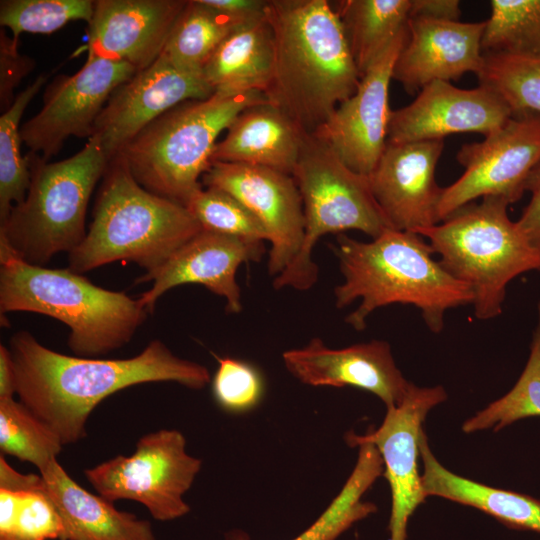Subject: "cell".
I'll return each instance as SVG.
<instances>
[{"label":"cell","mask_w":540,"mask_h":540,"mask_svg":"<svg viewBox=\"0 0 540 540\" xmlns=\"http://www.w3.org/2000/svg\"><path fill=\"white\" fill-rule=\"evenodd\" d=\"M48 74L38 75L20 91L0 116V223L13 206L21 203L30 186L29 159L21 154L20 120L35 95L47 83Z\"/></svg>","instance_id":"cell-30"},{"label":"cell","mask_w":540,"mask_h":540,"mask_svg":"<svg viewBox=\"0 0 540 540\" xmlns=\"http://www.w3.org/2000/svg\"><path fill=\"white\" fill-rule=\"evenodd\" d=\"M201 230L183 204L142 187L117 154L101 179L86 236L68 254V268L82 274L128 260L152 273Z\"/></svg>","instance_id":"cell-5"},{"label":"cell","mask_w":540,"mask_h":540,"mask_svg":"<svg viewBox=\"0 0 540 540\" xmlns=\"http://www.w3.org/2000/svg\"><path fill=\"white\" fill-rule=\"evenodd\" d=\"M444 140L386 143L368 176L373 197L393 229L413 231L440 223L442 188L435 169Z\"/></svg>","instance_id":"cell-18"},{"label":"cell","mask_w":540,"mask_h":540,"mask_svg":"<svg viewBox=\"0 0 540 540\" xmlns=\"http://www.w3.org/2000/svg\"><path fill=\"white\" fill-rule=\"evenodd\" d=\"M412 0L339 1L344 33L361 74L408 27Z\"/></svg>","instance_id":"cell-27"},{"label":"cell","mask_w":540,"mask_h":540,"mask_svg":"<svg viewBox=\"0 0 540 540\" xmlns=\"http://www.w3.org/2000/svg\"><path fill=\"white\" fill-rule=\"evenodd\" d=\"M358 447L356 465L339 494L315 522L293 540H336L354 523L376 512L377 507L362 501V496L383 475V460L373 444L362 443ZM224 540H249V537L241 530H232Z\"/></svg>","instance_id":"cell-28"},{"label":"cell","mask_w":540,"mask_h":540,"mask_svg":"<svg viewBox=\"0 0 540 540\" xmlns=\"http://www.w3.org/2000/svg\"><path fill=\"white\" fill-rule=\"evenodd\" d=\"M446 399L442 386L421 388L410 383L401 404L387 408L380 427L365 435L349 432L345 437L352 447L373 444L382 457L392 498L390 540H406L408 520L426 498L418 469L419 438L428 412Z\"/></svg>","instance_id":"cell-13"},{"label":"cell","mask_w":540,"mask_h":540,"mask_svg":"<svg viewBox=\"0 0 540 540\" xmlns=\"http://www.w3.org/2000/svg\"><path fill=\"white\" fill-rule=\"evenodd\" d=\"M137 72L124 62L87 58L76 73L57 76L46 86L41 109L21 125L22 142L49 161L67 138H90L112 92Z\"/></svg>","instance_id":"cell-12"},{"label":"cell","mask_w":540,"mask_h":540,"mask_svg":"<svg viewBox=\"0 0 540 540\" xmlns=\"http://www.w3.org/2000/svg\"><path fill=\"white\" fill-rule=\"evenodd\" d=\"M46 315L70 329L67 345L96 357L131 341L149 312L124 292L104 289L69 268L30 264L0 240V312Z\"/></svg>","instance_id":"cell-4"},{"label":"cell","mask_w":540,"mask_h":540,"mask_svg":"<svg viewBox=\"0 0 540 540\" xmlns=\"http://www.w3.org/2000/svg\"><path fill=\"white\" fill-rule=\"evenodd\" d=\"M202 466L186 452V439L176 429H160L139 438L134 453L117 455L83 474L105 499L132 500L158 521H171L190 512L183 499Z\"/></svg>","instance_id":"cell-10"},{"label":"cell","mask_w":540,"mask_h":540,"mask_svg":"<svg viewBox=\"0 0 540 540\" xmlns=\"http://www.w3.org/2000/svg\"><path fill=\"white\" fill-rule=\"evenodd\" d=\"M479 85L497 93L512 115L540 114V52L483 53Z\"/></svg>","instance_id":"cell-31"},{"label":"cell","mask_w":540,"mask_h":540,"mask_svg":"<svg viewBox=\"0 0 540 540\" xmlns=\"http://www.w3.org/2000/svg\"><path fill=\"white\" fill-rule=\"evenodd\" d=\"M456 159L465 170L442 188L440 222L479 197L496 196L509 205L517 202L540 163V114L512 116L482 141L462 145Z\"/></svg>","instance_id":"cell-11"},{"label":"cell","mask_w":540,"mask_h":540,"mask_svg":"<svg viewBox=\"0 0 540 540\" xmlns=\"http://www.w3.org/2000/svg\"><path fill=\"white\" fill-rule=\"evenodd\" d=\"M59 437L22 402L0 398V450L2 454L33 464L39 472L62 451Z\"/></svg>","instance_id":"cell-32"},{"label":"cell","mask_w":540,"mask_h":540,"mask_svg":"<svg viewBox=\"0 0 540 540\" xmlns=\"http://www.w3.org/2000/svg\"><path fill=\"white\" fill-rule=\"evenodd\" d=\"M9 351L16 394L63 445L87 436L92 411L108 396L130 386L176 382L193 390L211 381L202 364L180 358L160 340L125 359L69 356L43 346L30 332L12 335Z\"/></svg>","instance_id":"cell-1"},{"label":"cell","mask_w":540,"mask_h":540,"mask_svg":"<svg viewBox=\"0 0 540 540\" xmlns=\"http://www.w3.org/2000/svg\"><path fill=\"white\" fill-rule=\"evenodd\" d=\"M540 311V310H539ZM540 416V318L530 346V355L515 386L462 425L465 433L505 426L526 417Z\"/></svg>","instance_id":"cell-34"},{"label":"cell","mask_w":540,"mask_h":540,"mask_svg":"<svg viewBox=\"0 0 540 540\" xmlns=\"http://www.w3.org/2000/svg\"><path fill=\"white\" fill-rule=\"evenodd\" d=\"M483 53L540 52V0H491Z\"/></svg>","instance_id":"cell-33"},{"label":"cell","mask_w":540,"mask_h":540,"mask_svg":"<svg viewBox=\"0 0 540 540\" xmlns=\"http://www.w3.org/2000/svg\"><path fill=\"white\" fill-rule=\"evenodd\" d=\"M245 23L205 0H187L161 54L180 69L202 74L204 65L222 41Z\"/></svg>","instance_id":"cell-29"},{"label":"cell","mask_w":540,"mask_h":540,"mask_svg":"<svg viewBox=\"0 0 540 540\" xmlns=\"http://www.w3.org/2000/svg\"><path fill=\"white\" fill-rule=\"evenodd\" d=\"M27 157L30 186L25 199L0 223V240L24 261L44 266L84 240L88 204L110 160L95 135L60 161L49 162L30 151Z\"/></svg>","instance_id":"cell-7"},{"label":"cell","mask_w":540,"mask_h":540,"mask_svg":"<svg viewBox=\"0 0 540 540\" xmlns=\"http://www.w3.org/2000/svg\"><path fill=\"white\" fill-rule=\"evenodd\" d=\"M63 525L61 540H157L149 521L118 510L75 482L57 459L40 472Z\"/></svg>","instance_id":"cell-23"},{"label":"cell","mask_w":540,"mask_h":540,"mask_svg":"<svg viewBox=\"0 0 540 540\" xmlns=\"http://www.w3.org/2000/svg\"><path fill=\"white\" fill-rule=\"evenodd\" d=\"M332 249L344 278L334 289L335 305L360 299L345 318L357 331L373 311L399 303L417 307L427 327L439 333L447 310L473 303L470 288L432 257L430 244L416 232L389 228L370 242L341 233Z\"/></svg>","instance_id":"cell-3"},{"label":"cell","mask_w":540,"mask_h":540,"mask_svg":"<svg viewBox=\"0 0 540 540\" xmlns=\"http://www.w3.org/2000/svg\"><path fill=\"white\" fill-rule=\"evenodd\" d=\"M460 16L458 0H412L410 18L459 21Z\"/></svg>","instance_id":"cell-41"},{"label":"cell","mask_w":540,"mask_h":540,"mask_svg":"<svg viewBox=\"0 0 540 540\" xmlns=\"http://www.w3.org/2000/svg\"><path fill=\"white\" fill-rule=\"evenodd\" d=\"M201 183L231 194L260 221L271 244L268 273L276 277L283 272L304 239L303 205L292 175L264 166L212 162Z\"/></svg>","instance_id":"cell-14"},{"label":"cell","mask_w":540,"mask_h":540,"mask_svg":"<svg viewBox=\"0 0 540 540\" xmlns=\"http://www.w3.org/2000/svg\"><path fill=\"white\" fill-rule=\"evenodd\" d=\"M265 102L259 91L187 100L151 122L118 154L142 187L185 206L203 188L219 135L244 109Z\"/></svg>","instance_id":"cell-6"},{"label":"cell","mask_w":540,"mask_h":540,"mask_svg":"<svg viewBox=\"0 0 540 540\" xmlns=\"http://www.w3.org/2000/svg\"><path fill=\"white\" fill-rule=\"evenodd\" d=\"M218 368L212 379V395L224 411L241 414L255 408L264 393L259 371L246 361L215 355Z\"/></svg>","instance_id":"cell-38"},{"label":"cell","mask_w":540,"mask_h":540,"mask_svg":"<svg viewBox=\"0 0 540 540\" xmlns=\"http://www.w3.org/2000/svg\"><path fill=\"white\" fill-rule=\"evenodd\" d=\"M187 0H96L87 58L124 62L137 71L163 52Z\"/></svg>","instance_id":"cell-21"},{"label":"cell","mask_w":540,"mask_h":540,"mask_svg":"<svg viewBox=\"0 0 540 540\" xmlns=\"http://www.w3.org/2000/svg\"><path fill=\"white\" fill-rule=\"evenodd\" d=\"M508 206L502 198L486 196L416 232L429 240L445 270L470 288L479 320L501 314L511 280L540 271V251L529 243L517 222L510 220Z\"/></svg>","instance_id":"cell-8"},{"label":"cell","mask_w":540,"mask_h":540,"mask_svg":"<svg viewBox=\"0 0 540 540\" xmlns=\"http://www.w3.org/2000/svg\"><path fill=\"white\" fill-rule=\"evenodd\" d=\"M36 66V61L19 52V43L14 42L0 29V108L4 112L12 105L15 89Z\"/></svg>","instance_id":"cell-39"},{"label":"cell","mask_w":540,"mask_h":540,"mask_svg":"<svg viewBox=\"0 0 540 540\" xmlns=\"http://www.w3.org/2000/svg\"><path fill=\"white\" fill-rule=\"evenodd\" d=\"M512 116L505 101L488 87L461 89L448 81H435L423 87L410 104L391 111L387 141L443 140L458 133L486 136Z\"/></svg>","instance_id":"cell-17"},{"label":"cell","mask_w":540,"mask_h":540,"mask_svg":"<svg viewBox=\"0 0 540 540\" xmlns=\"http://www.w3.org/2000/svg\"><path fill=\"white\" fill-rule=\"evenodd\" d=\"M213 93L202 74L180 69L161 54L112 92L92 135L97 136L111 160L165 112L187 100L209 98Z\"/></svg>","instance_id":"cell-16"},{"label":"cell","mask_w":540,"mask_h":540,"mask_svg":"<svg viewBox=\"0 0 540 540\" xmlns=\"http://www.w3.org/2000/svg\"><path fill=\"white\" fill-rule=\"evenodd\" d=\"M95 0H1L0 25L19 43L24 33L50 34L72 21L90 22Z\"/></svg>","instance_id":"cell-36"},{"label":"cell","mask_w":540,"mask_h":540,"mask_svg":"<svg viewBox=\"0 0 540 540\" xmlns=\"http://www.w3.org/2000/svg\"><path fill=\"white\" fill-rule=\"evenodd\" d=\"M286 369L310 386H353L380 398L387 408L403 401L410 382L397 368L388 342L372 340L332 349L320 338L282 354Z\"/></svg>","instance_id":"cell-20"},{"label":"cell","mask_w":540,"mask_h":540,"mask_svg":"<svg viewBox=\"0 0 540 540\" xmlns=\"http://www.w3.org/2000/svg\"><path fill=\"white\" fill-rule=\"evenodd\" d=\"M526 191L531 198L516 222L529 243L540 251V163L531 172Z\"/></svg>","instance_id":"cell-40"},{"label":"cell","mask_w":540,"mask_h":540,"mask_svg":"<svg viewBox=\"0 0 540 540\" xmlns=\"http://www.w3.org/2000/svg\"><path fill=\"white\" fill-rule=\"evenodd\" d=\"M273 76L265 95L306 133L352 96L361 74L340 17L327 0H269Z\"/></svg>","instance_id":"cell-2"},{"label":"cell","mask_w":540,"mask_h":540,"mask_svg":"<svg viewBox=\"0 0 540 540\" xmlns=\"http://www.w3.org/2000/svg\"><path fill=\"white\" fill-rule=\"evenodd\" d=\"M485 25V21L410 18L409 36L394 64L392 79L413 94L435 81L477 74L483 63Z\"/></svg>","instance_id":"cell-22"},{"label":"cell","mask_w":540,"mask_h":540,"mask_svg":"<svg viewBox=\"0 0 540 540\" xmlns=\"http://www.w3.org/2000/svg\"><path fill=\"white\" fill-rule=\"evenodd\" d=\"M274 69V37L267 16L242 24L217 47L202 74L214 92L268 90Z\"/></svg>","instance_id":"cell-25"},{"label":"cell","mask_w":540,"mask_h":540,"mask_svg":"<svg viewBox=\"0 0 540 540\" xmlns=\"http://www.w3.org/2000/svg\"><path fill=\"white\" fill-rule=\"evenodd\" d=\"M409 36L403 30L361 76L355 93L312 134L326 142L353 171L369 176L388 135L389 85L396 59Z\"/></svg>","instance_id":"cell-15"},{"label":"cell","mask_w":540,"mask_h":540,"mask_svg":"<svg viewBox=\"0 0 540 540\" xmlns=\"http://www.w3.org/2000/svg\"><path fill=\"white\" fill-rule=\"evenodd\" d=\"M304 133L272 103L255 104L230 124L215 146L212 162L264 166L292 175Z\"/></svg>","instance_id":"cell-24"},{"label":"cell","mask_w":540,"mask_h":540,"mask_svg":"<svg viewBox=\"0 0 540 540\" xmlns=\"http://www.w3.org/2000/svg\"><path fill=\"white\" fill-rule=\"evenodd\" d=\"M16 394V376L9 348L0 345V398H12Z\"/></svg>","instance_id":"cell-43"},{"label":"cell","mask_w":540,"mask_h":540,"mask_svg":"<svg viewBox=\"0 0 540 540\" xmlns=\"http://www.w3.org/2000/svg\"><path fill=\"white\" fill-rule=\"evenodd\" d=\"M61 518L41 491L0 489V540H61Z\"/></svg>","instance_id":"cell-35"},{"label":"cell","mask_w":540,"mask_h":540,"mask_svg":"<svg viewBox=\"0 0 540 540\" xmlns=\"http://www.w3.org/2000/svg\"><path fill=\"white\" fill-rule=\"evenodd\" d=\"M292 177L303 205L304 239L298 255L274 278L273 286L305 291L318 280L312 252L322 236L358 230L374 239L392 227L373 197L368 176L349 168L312 133H304Z\"/></svg>","instance_id":"cell-9"},{"label":"cell","mask_w":540,"mask_h":540,"mask_svg":"<svg viewBox=\"0 0 540 540\" xmlns=\"http://www.w3.org/2000/svg\"><path fill=\"white\" fill-rule=\"evenodd\" d=\"M202 230L247 240L269 241L260 221L231 194L203 187L185 204Z\"/></svg>","instance_id":"cell-37"},{"label":"cell","mask_w":540,"mask_h":540,"mask_svg":"<svg viewBox=\"0 0 540 540\" xmlns=\"http://www.w3.org/2000/svg\"><path fill=\"white\" fill-rule=\"evenodd\" d=\"M419 452L426 497L438 496L474 507L510 528L540 533V500L487 486L449 471L433 455L424 432L419 438Z\"/></svg>","instance_id":"cell-26"},{"label":"cell","mask_w":540,"mask_h":540,"mask_svg":"<svg viewBox=\"0 0 540 540\" xmlns=\"http://www.w3.org/2000/svg\"><path fill=\"white\" fill-rule=\"evenodd\" d=\"M0 489L10 491H41L43 479L41 475L23 474L12 468L4 455L0 456Z\"/></svg>","instance_id":"cell-42"},{"label":"cell","mask_w":540,"mask_h":540,"mask_svg":"<svg viewBox=\"0 0 540 540\" xmlns=\"http://www.w3.org/2000/svg\"><path fill=\"white\" fill-rule=\"evenodd\" d=\"M265 252L261 241L247 240L201 230L157 270L143 274L135 283L153 281L139 302L153 312L157 300L168 290L184 284H199L223 297L228 313L242 310L236 273L241 264L259 261Z\"/></svg>","instance_id":"cell-19"}]
</instances>
